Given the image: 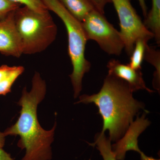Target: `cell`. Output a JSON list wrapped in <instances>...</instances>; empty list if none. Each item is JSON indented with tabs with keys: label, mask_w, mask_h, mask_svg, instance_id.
<instances>
[{
	"label": "cell",
	"mask_w": 160,
	"mask_h": 160,
	"mask_svg": "<svg viewBox=\"0 0 160 160\" xmlns=\"http://www.w3.org/2000/svg\"><path fill=\"white\" fill-rule=\"evenodd\" d=\"M32 89L26 87L22 91L18 105L21 106L20 116L16 122L4 132L6 136H19L18 147L26 150L21 160H51V144L54 141L55 122L52 129L46 130L41 126L37 116L38 104L45 98L46 84L38 72H35L32 82Z\"/></svg>",
	"instance_id": "6da1fadb"
},
{
	"label": "cell",
	"mask_w": 160,
	"mask_h": 160,
	"mask_svg": "<svg viewBox=\"0 0 160 160\" xmlns=\"http://www.w3.org/2000/svg\"><path fill=\"white\" fill-rule=\"evenodd\" d=\"M128 84L108 74L98 93L83 95L77 103H93L102 118V133L109 132V139L117 142L125 134L135 116L144 104L135 99Z\"/></svg>",
	"instance_id": "7a4b0ae2"
},
{
	"label": "cell",
	"mask_w": 160,
	"mask_h": 160,
	"mask_svg": "<svg viewBox=\"0 0 160 160\" xmlns=\"http://www.w3.org/2000/svg\"><path fill=\"white\" fill-rule=\"evenodd\" d=\"M14 19L23 54L45 51L56 38L57 26L49 11L39 12L26 6H21L15 10Z\"/></svg>",
	"instance_id": "3957f363"
},
{
	"label": "cell",
	"mask_w": 160,
	"mask_h": 160,
	"mask_svg": "<svg viewBox=\"0 0 160 160\" xmlns=\"http://www.w3.org/2000/svg\"><path fill=\"white\" fill-rule=\"evenodd\" d=\"M49 10L54 12L62 21L68 35V54L72 66V73L69 75L74 91V97L77 98L82 89L84 75L90 70L91 63L85 56L87 38L80 22L60 4L58 0H42Z\"/></svg>",
	"instance_id": "277c9868"
},
{
	"label": "cell",
	"mask_w": 160,
	"mask_h": 160,
	"mask_svg": "<svg viewBox=\"0 0 160 160\" xmlns=\"http://www.w3.org/2000/svg\"><path fill=\"white\" fill-rule=\"evenodd\" d=\"M87 40L94 41L109 55L119 56L125 48L120 32L96 9L90 12L82 22Z\"/></svg>",
	"instance_id": "5b68a950"
},
{
	"label": "cell",
	"mask_w": 160,
	"mask_h": 160,
	"mask_svg": "<svg viewBox=\"0 0 160 160\" xmlns=\"http://www.w3.org/2000/svg\"><path fill=\"white\" fill-rule=\"evenodd\" d=\"M111 1L119 20L120 32L125 45L124 49L130 56L138 40L142 39L148 42L154 38V36L146 28L130 0Z\"/></svg>",
	"instance_id": "8992f818"
},
{
	"label": "cell",
	"mask_w": 160,
	"mask_h": 160,
	"mask_svg": "<svg viewBox=\"0 0 160 160\" xmlns=\"http://www.w3.org/2000/svg\"><path fill=\"white\" fill-rule=\"evenodd\" d=\"M147 113L148 111H146L141 117H138L136 121L130 124L122 138L112 145L117 160H125L126 152L129 151H134L139 153L142 152L138 146V138L150 125V122L146 118Z\"/></svg>",
	"instance_id": "52a82bcc"
},
{
	"label": "cell",
	"mask_w": 160,
	"mask_h": 160,
	"mask_svg": "<svg viewBox=\"0 0 160 160\" xmlns=\"http://www.w3.org/2000/svg\"><path fill=\"white\" fill-rule=\"evenodd\" d=\"M14 11L0 19V53L19 58L23 54L19 35L15 25Z\"/></svg>",
	"instance_id": "ba28073f"
},
{
	"label": "cell",
	"mask_w": 160,
	"mask_h": 160,
	"mask_svg": "<svg viewBox=\"0 0 160 160\" xmlns=\"http://www.w3.org/2000/svg\"><path fill=\"white\" fill-rule=\"evenodd\" d=\"M107 67L108 74L126 82L132 92L142 89L153 92L146 87L141 70L132 69L128 64H123L114 59L109 61Z\"/></svg>",
	"instance_id": "9c48e42d"
},
{
	"label": "cell",
	"mask_w": 160,
	"mask_h": 160,
	"mask_svg": "<svg viewBox=\"0 0 160 160\" xmlns=\"http://www.w3.org/2000/svg\"><path fill=\"white\" fill-rule=\"evenodd\" d=\"M75 18L82 22L90 12L95 9L90 0H58Z\"/></svg>",
	"instance_id": "30bf717a"
},
{
	"label": "cell",
	"mask_w": 160,
	"mask_h": 160,
	"mask_svg": "<svg viewBox=\"0 0 160 160\" xmlns=\"http://www.w3.org/2000/svg\"><path fill=\"white\" fill-rule=\"evenodd\" d=\"M147 29L151 32L158 45L160 44V0H152L151 10L143 22Z\"/></svg>",
	"instance_id": "8fae6325"
},
{
	"label": "cell",
	"mask_w": 160,
	"mask_h": 160,
	"mask_svg": "<svg viewBox=\"0 0 160 160\" xmlns=\"http://www.w3.org/2000/svg\"><path fill=\"white\" fill-rule=\"evenodd\" d=\"M156 69L153 80V86L155 89L160 90V52L155 47L146 45L144 59Z\"/></svg>",
	"instance_id": "7c38bea8"
},
{
	"label": "cell",
	"mask_w": 160,
	"mask_h": 160,
	"mask_svg": "<svg viewBox=\"0 0 160 160\" xmlns=\"http://www.w3.org/2000/svg\"><path fill=\"white\" fill-rule=\"evenodd\" d=\"M111 141L107 138L105 133H98L95 137V142L90 144V146H97L100 154L104 160H117L112 149Z\"/></svg>",
	"instance_id": "4fadbf2b"
},
{
	"label": "cell",
	"mask_w": 160,
	"mask_h": 160,
	"mask_svg": "<svg viewBox=\"0 0 160 160\" xmlns=\"http://www.w3.org/2000/svg\"><path fill=\"white\" fill-rule=\"evenodd\" d=\"M148 42L146 40H138L135 44L133 51L130 55V62L128 65L132 69L141 70L142 65L144 59L145 49Z\"/></svg>",
	"instance_id": "5bb4252c"
},
{
	"label": "cell",
	"mask_w": 160,
	"mask_h": 160,
	"mask_svg": "<svg viewBox=\"0 0 160 160\" xmlns=\"http://www.w3.org/2000/svg\"><path fill=\"white\" fill-rule=\"evenodd\" d=\"M25 71L22 66H17L16 69L6 79L0 82V95L6 96L11 92L12 85L20 75Z\"/></svg>",
	"instance_id": "9a60e30c"
},
{
	"label": "cell",
	"mask_w": 160,
	"mask_h": 160,
	"mask_svg": "<svg viewBox=\"0 0 160 160\" xmlns=\"http://www.w3.org/2000/svg\"><path fill=\"white\" fill-rule=\"evenodd\" d=\"M11 2L24 5L34 11L44 12L49 11L42 0H7Z\"/></svg>",
	"instance_id": "2e32d148"
},
{
	"label": "cell",
	"mask_w": 160,
	"mask_h": 160,
	"mask_svg": "<svg viewBox=\"0 0 160 160\" xmlns=\"http://www.w3.org/2000/svg\"><path fill=\"white\" fill-rule=\"evenodd\" d=\"M22 5L11 2L7 0H0V19L6 17Z\"/></svg>",
	"instance_id": "e0dca14e"
},
{
	"label": "cell",
	"mask_w": 160,
	"mask_h": 160,
	"mask_svg": "<svg viewBox=\"0 0 160 160\" xmlns=\"http://www.w3.org/2000/svg\"><path fill=\"white\" fill-rule=\"evenodd\" d=\"M17 66H9L3 65L0 66V82L6 79L16 69Z\"/></svg>",
	"instance_id": "ac0fdd59"
},
{
	"label": "cell",
	"mask_w": 160,
	"mask_h": 160,
	"mask_svg": "<svg viewBox=\"0 0 160 160\" xmlns=\"http://www.w3.org/2000/svg\"><path fill=\"white\" fill-rule=\"evenodd\" d=\"M94 8L101 13L104 14L106 5L111 3V0H90Z\"/></svg>",
	"instance_id": "d6986e66"
},
{
	"label": "cell",
	"mask_w": 160,
	"mask_h": 160,
	"mask_svg": "<svg viewBox=\"0 0 160 160\" xmlns=\"http://www.w3.org/2000/svg\"><path fill=\"white\" fill-rule=\"evenodd\" d=\"M0 160H14V159L12 158L10 154L5 151L2 147H0Z\"/></svg>",
	"instance_id": "ffe728a7"
},
{
	"label": "cell",
	"mask_w": 160,
	"mask_h": 160,
	"mask_svg": "<svg viewBox=\"0 0 160 160\" xmlns=\"http://www.w3.org/2000/svg\"><path fill=\"white\" fill-rule=\"evenodd\" d=\"M138 1L139 3L140 7L142 12L143 16L145 18L148 13V9H147V7L146 6V0H138Z\"/></svg>",
	"instance_id": "44dd1931"
},
{
	"label": "cell",
	"mask_w": 160,
	"mask_h": 160,
	"mask_svg": "<svg viewBox=\"0 0 160 160\" xmlns=\"http://www.w3.org/2000/svg\"><path fill=\"white\" fill-rule=\"evenodd\" d=\"M6 137V136L4 132H0V147L3 148L5 146Z\"/></svg>",
	"instance_id": "7402d4cb"
},
{
	"label": "cell",
	"mask_w": 160,
	"mask_h": 160,
	"mask_svg": "<svg viewBox=\"0 0 160 160\" xmlns=\"http://www.w3.org/2000/svg\"><path fill=\"white\" fill-rule=\"evenodd\" d=\"M140 155L141 160H160V159L154 158L152 157L147 156L145 153H143L142 152L140 153Z\"/></svg>",
	"instance_id": "603a6c76"
}]
</instances>
